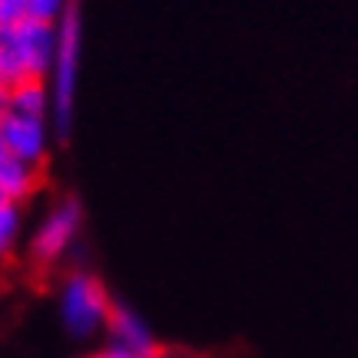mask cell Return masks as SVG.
<instances>
[{
  "label": "cell",
  "instance_id": "1",
  "mask_svg": "<svg viewBox=\"0 0 358 358\" xmlns=\"http://www.w3.org/2000/svg\"><path fill=\"white\" fill-rule=\"evenodd\" d=\"M79 56H83V23H79L76 0L66 7L56 23V56H53V89H50V109L56 115V135L66 138L73 125V106H76V76Z\"/></svg>",
  "mask_w": 358,
  "mask_h": 358
},
{
  "label": "cell",
  "instance_id": "2",
  "mask_svg": "<svg viewBox=\"0 0 358 358\" xmlns=\"http://www.w3.org/2000/svg\"><path fill=\"white\" fill-rule=\"evenodd\" d=\"M106 313H109V296H106V289H102V282L96 276L76 273L66 282L63 315L66 326L73 329V336H89L106 319Z\"/></svg>",
  "mask_w": 358,
  "mask_h": 358
},
{
  "label": "cell",
  "instance_id": "3",
  "mask_svg": "<svg viewBox=\"0 0 358 358\" xmlns=\"http://www.w3.org/2000/svg\"><path fill=\"white\" fill-rule=\"evenodd\" d=\"M79 224H83V207L76 197H66L63 204H56L50 210V217L43 220V227L33 237V260L40 266H50L66 253V247L73 243Z\"/></svg>",
  "mask_w": 358,
  "mask_h": 358
},
{
  "label": "cell",
  "instance_id": "4",
  "mask_svg": "<svg viewBox=\"0 0 358 358\" xmlns=\"http://www.w3.org/2000/svg\"><path fill=\"white\" fill-rule=\"evenodd\" d=\"M0 141L17 162L30 164V168L46 164V119L7 112L0 119Z\"/></svg>",
  "mask_w": 358,
  "mask_h": 358
},
{
  "label": "cell",
  "instance_id": "5",
  "mask_svg": "<svg viewBox=\"0 0 358 358\" xmlns=\"http://www.w3.org/2000/svg\"><path fill=\"white\" fill-rule=\"evenodd\" d=\"M17 40H20V56L27 79H46L53 69L56 56V27L53 23H36V20H17Z\"/></svg>",
  "mask_w": 358,
  "mask_h": 358
},
{
  "label": "cell",
  "instance_id": "6",
  "mask_svg": "<svg viewBox=\"0 0 358 358\" xmlns=\"http://www.w3.org/2000/svg\"><path fill=\"white\" fill-rule=\"evenodd\" d=\"M106 322H109L112 336L122 348H129L141 358H162V348L152 342L148 329L141 326V319H135V313L122 309L119 303H109V313H106Z\"/></svg>",
  "mask_w": 358,
  "mask_h": 358
},
{
  "label": "cell",
  "instance_id": "7",
  "mask_svg": "<svg viewBox=\"0 0 358 358\" xmlns=\"http://www.w3.org/2000/svg\"><path fill=\"white\" fill-rule=\"evenodd\" d=\"M40 185H43V168H30V164L17 162L0 141V187H3L7 201L17 204L23 197H30Z\"/></svg>",
  "mask_w": 358,
  "mask_h": 358
},
{
  "label": "cell",
  "instance_id": "8",
  "mask_svg": "<svg viewBox=\"0 0 358 358\" xmlns=\"http://www.w3.org/2000/svg\"><path fill=\"white\" fill-rule=\"evenodd\" d=\"M0 83L3 86H20L27 83V69H23L20 40H17V23L0 27Z\"/></svg>",
  "mask_w": 358,
  "mask_h": 358
},
{
  "label": "cell",
  "instance_id": "9",
  "mask_svg": "<svg viewBox=\"0 0 358 358\" xmlns=\"http://www.w3.org/2000/svg\"><path fill=\"white\" fill-rule=\"evenodd\" d=\"M10 112L46 119V112H50V89H46L43 79H27L20 86H13L10 89Z\"/></svg>",
  "mask_w": 358,
  "mask_h": 358
},
{
  "label": "cell",
  "instance_id": "10",
  "mask_svg": "<svg viewBox=\"0 0 358 358\" xmlns=\"http://www.w3.org/2000/svg\"><path fill=\"white\" fill-rule=\"evenodd\" d=\"M73 0H23V17L36 23H59V17L66 13Z\"/></svg>",
  "mask_w": 358,
  "mask_h": 358
},
{
  "label": "cell",
  "instance_id": "11",
  "mask_svg": "<svg viewBox=\"0 0 358 358\" xmlns=\"http://www.w3.org/2000/svg\"><path fill=\"white\" fill-rule=\"evenodd\" d=\"M17 227H20V210H17V204H13V201L0 204V253L10 250L13 237H17Z\"/></svg>",
  "mask_w": 358,
  "mask_h": 358
},
{
  "label": "cell",
  "instance_id": "12",
  "mask_svg": "<svg viewBox=\"0 0 358 358\" xmlns=\"http://www.w3.org/2000/svg\"><path fill=\"white\" fill-rule=\"evenodd\" d=\"M23 20V0H0V27Z\"/></svg>",
  "mask_w": 358,
  "mask_h": 358
},
{
  "label": "cell",
  "instance_id": "13",
  "mask_svg": "<svg viewBox=\"0 0 358 358\" xmlns=\"http://www.w3.org/2000/svg\"><path fill=\"white\" fill-rule=\"evenodd\" d=\"M96 358H141V355H135V352H129V348L115 345V348H109V352H99Z\"/></svg>",
  "mask_w": 358,
  "mask_h": 358
},
{
  "label": "cell",
  "instance_id": "14",
  "mask_svg": "<svg viewBox=\"0 0 358 358\" xmlns=\"http://www.w3.org/2000/svg\"><path fill=\"white\" fill-rule=\"evenodd\" d=\"M7 112H10V86L0 83V119H3Z\"/></svg>",
  "mask_w": 358,
  "mask_h": 358
},
{
  "label": "cell",
  "instance_id": "15",
  "mask_svg": "<svg viewBox=\"0 0 358 358\" xmlns=\"http://www.w3.org/2000/svg\"><path fill=\"white\" fill-rule=\"evenodd\" d=\"M0 204H7V194H3V187H0Z\"/></svg>",
  "mask_w": 358,
  "mask_h": 358
}]
</instances>
